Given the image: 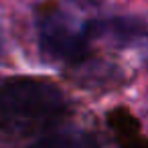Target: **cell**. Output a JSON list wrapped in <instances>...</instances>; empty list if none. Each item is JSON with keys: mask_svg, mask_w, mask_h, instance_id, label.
Wrapping results in <instances>:
<instances>
[{"mask_svg": "<svg viewBox=\"0 0 148 148\" xmlns=\"http://www.w3.org/2000/svg\"><path fill=\"white\" fill-rule=\"evenodd\" d=\"M65 108L61 91L39 79H12L0 87V120L14 134H33L49 126Z\"/></svg>", "mask_w": 148, "mask_h": 148, "instance_id": "cell-1", "label": "cell"}, {"mask_svg": "<svg viewBox=\"0 0 148 148\" xmlns=\"http://www.w3.org/2000/svg\"><path fill=\"white\" fill-rule=\"evenodd\" d=\"M41 49L47 57L59 61H79L87 53V39L83 31H73L67 21L49 14L39 25Z\"/></svg>", "mask_w": 148, "mask_h": 148, "instance_id": "cell-2", "label": "cell"}, {"mask_svg": "<svg viewBox=\"0 0 148 148\" xmlns=\"http://www.w3.org/2000/svg\"><path fill=\"white\" fill-rule=\"evenodd\" d=\"M31 148H81V144L71 134H53V136H47V138L39 140Z\"/></svg>", "mask_w": 148, "mask_h": 148, "instance_id": "cell-3", "label": "cell"}]
</instances>
